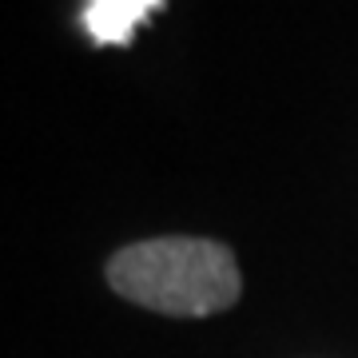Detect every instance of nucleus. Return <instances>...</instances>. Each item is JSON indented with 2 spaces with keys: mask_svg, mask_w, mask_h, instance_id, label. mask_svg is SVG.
I'll use <instances>...</instances> for the list:
<instances>
[{
  "mask_svg": "<svg viewBox=\"0 0 358 358\" xmlns=\"http://www.w3.org/2000/svg\"><path fill=\"white\" fill-rule=\"evenodd\" d=\"M167 0H84L80 4V28L92 36V44H131L136 28L148 24Z\"/></svg>",
  "mask_w": 358,
  "mask_h": 358,
  "instance_id": "f03ea898",
  "label": "nucleus"
},
{
  "mask_svg": "<svg viewBox=\"0 0 358 358\" xmlns=\"http://www.w3.org/2000/svg\"><path fill=\"white\" fill-rule=\"evenodd\" d=\"M108 287L167 319H211L239 303L243 275L235 251L203 235H159L120 247L108 259Z\"/></svg>",
  "mask_w": 358,
  "mask_h": 358,
  "instance_id": "f257e3e1",
  "label": "nucleus"
}]
</instances>
